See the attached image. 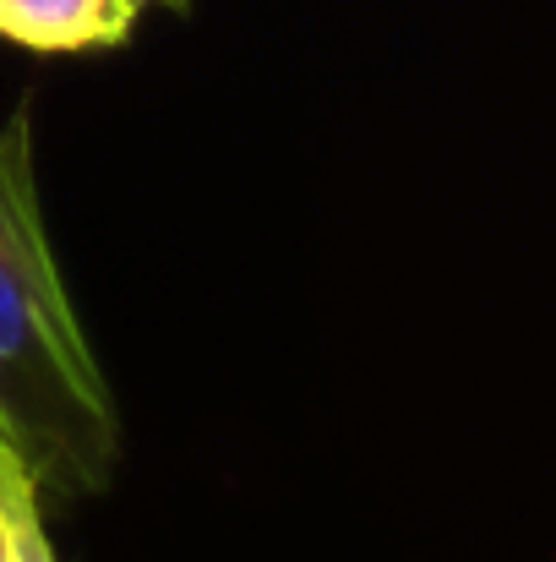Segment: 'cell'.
I'll return each instance as SVG.
<instances>
[{"label": "cell", "mask_w": 556, "mask_h": 562, "mask_svg": "<svg viewBox=\"0 0 556 562\" xmlns=\"http://www.w3.org/2000/svg\"><path fill=\"white\" fill-rule=\"evenodd\" d=\"M0 562H16V552H11V519H5V503H0Z\"/></svg>", "instance_id": "obj_4"}, {"label": "cell", "mask_w": 556, "mask_h": 562, "mask_svg": "<svg viewBox=\"0 0 556 562\" xmlns=\"http://www.w3.org/2000/svg\"><path fill=\"white\" fill-rule=\"evenodd\" d=\"M154 5H170V11H185L191 0H154Z\"/></svg>", "instance_id": "obj_5"}, {"label": "cell", "mask_w": 556, "mask_h": 562, "mask_svg": "<svg viewBox=\"0 0 556 562\" xmlns=\"http://www.w3.org/2000/svg\"><path fill=\"white\" fill-rule=\"evenodd\" d=\"M143 0H0V38L44 55L115 49L132 38Z\"/></svg>", "instance_id": "obj_2"}, {"label": "cell", "mask_w": 556, "mask_h": 562, "mask_svg": "<svg viewBox=\"0 0 556 562\" xmlns=\"http://www.w3.org/2000/svg\"><path fill=\"white\" fill-rule=\"evenodd\" d=\"M0 453L55 497L121 470V409L44 229L27 110L0 126Z\"/></svg>", "instance_id": "obj_1"}, {"label": "cell", "mask_w": 556, "mask_h": 562, "mask_svg": "<svg viewBox=\"0 0 556 562\" xmlns=\"http://www.w3.org/2000/svg\"><path fill=\"white\" fill-rule=\"evenodd\" d=\"M0 503H5V519H11V552L16 562H60L49 547V530H44V508H38V486L27 481V470L0 453Z\"/></svg>", "instance_id": "obj_3"}]
</instances>
